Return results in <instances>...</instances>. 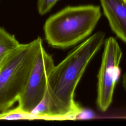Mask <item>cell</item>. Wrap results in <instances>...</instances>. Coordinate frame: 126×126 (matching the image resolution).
<instances>
[{
    "label": "cell",
    "instance_id": "7a4b0ae2",
    "mask_svg": "<svg viewBox=\"0 0 126 126\" xmlns=\"http://www.w3.org/2000/svg\"><path fill=\"white\" fill-rule=\"evenodd\" d=\"M101 15L98 5L67 6L45 21V39L55 48L64 49L73 46L90 35Z\"/></svg>",
    "mask_w": 126,
    "mask_h": 126
},
{
    "label": "cell",
    "instance_id": "ba28073f",
    "mask_svg": "<svg viewBox=\"0 0 126 126\" xmlns=\"http://www.w3.org/2000/svg\"><path fill=\"white\" fill-rule=\"evenodd\" d=\"M35 118L31 114L22 111L17 106L16 108L8 110L0 114V119L4 120H19V119H33Z\"/></svg>",
    "mask_w": 126,
    "mask_h": 126
},
{
    "label": "cell",
    "instance_id": "3957f363",
    "mask_svg": "<svg viewBox=\"0 0 126 126\" xmlns=\"http://www.w3.org/2000/svg\"><path fill=\"white\" fill-rule=\"evenodd\" d=\"M42 40L37 37L21 44L0 61V114L19 100Z\"/></svg>",
    "mask_w": 126,
    "mask_h": 126
},
{
    "label": "cell",
    "instance_id": "30bf717a",
    "mask_svg": "<svg viewBox=\"0 0 126 126\" xmlns=\"http://www.w3.org/2000/svg\"><path fill=\"white\" fill-rule=\"evenodd\" d=\"M122 84L124 89H125V91L126 92V72L124 74L123 76V81H122Z\"/></svg>",
    "mask_w": 126,
    "mask_h": 126
},
{
    "label": "cell",
    "instance_id": "9c48e42d",
    "mask_svg": "<svg viewBox=\"0 0 126 126\" xmlns=\"http://www.w3.org/2000/svg\"><path fill=\"white\" fill-rule=\"evenodd\" d=\"M59 0H37V8L38 13L43 15L48 12Z\"/></svg>",
    "mask_w": 126,
    "mask_h": 126
},
{
    "label": "cell",
    "instance_id": "52a82bcc",
    "mask_svg": "<svg viewBox=\"0 0 126 126\" xmlns=\"http://www.w3.org/2000/svg\"><path fill=\"white\" fill-rule=\"evenodd\" d=\"M20 44L14 35L0 27V61Z\"/></svg>",
    "mask_w": 126,
    "mask_h": 126
},
{
    "label": "cell",
    "instance_id": "5b68a950",
    "mask_svg": "<svg viewBox=\"0 0 126 126\" xmlns=\"http://www.w3.org/2000/svg\"><path fill=\"white\" fill-rule=\"evenodd\" d=\"M54 65L52 57L46 52L42 42L25 88L18 101V107L22 111L31 114L43 99L46 92L48 77Z\"/></svg>",
    "mask_w": 126,
    "mask_h": 126
},
{
    "label": "cell",
    "instance_id": "277c9868",
    "mask_svg": "<svg viewBox=\"0 0 126 126\" xmlns=\"http://www.w3.org/2000/svg\"><path fill=\"white\" fill-rule=\"evenodd\" d=\"M122 51L113 37L106 39L97 75L96 104L101 112H105L112 103L114 89L120 74L119 65Z\"/></svg>",
    "mask_w": 126,
    "mask_h": 126
},
{
    "label": "cell",
    "instance_id": "6da1fadb",
    "mask_svg": "<svg viewBox=\"0 0 126 126\" xmlns=\"http://www.w3.org/2000/svg\"><path fill=\"white\" fill-rule=\"evenodd\" d=\"M105 36L102 31L89 36L54 65L48 77L44 97L47 118H74L82 112L74 99L75 91L89 63L104 44Z\"/></svg>",
    "mask_w": 126,
    "mask_h": 126
},
{
    "label": "cell",
    "instance_id": "8fae6325",
    "mask_svg": "<svg viewBox=\"0 0 126 126\" xmlns=\"http://www.w3.org/2000/svg\"></svg>",
    "mask_w": 126,
    "mask_h": 126
},
{
    "label": "cell",
    "instance_id": "8992f818",
    "mask_svg": "<svg viewBox=\"0 0 126 126\" xmlns=\"http://www.w3.org/2000/svg\"><path fill=\"white\" fill-rule=\"evenodd\" d=\"M99 0L112 31L126 44V0Z\"/></svg>",
    "mask_w": 126,
    "mask_h": 126
}]
</instances>
